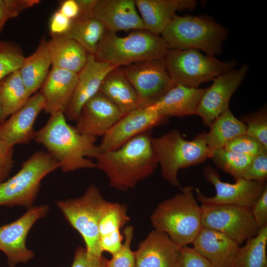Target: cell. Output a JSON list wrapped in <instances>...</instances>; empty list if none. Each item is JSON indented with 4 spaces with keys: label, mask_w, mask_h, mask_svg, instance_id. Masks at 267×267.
I'll list each match as a JSON object with an SVG mask.
<instances>
[{
    "label": "cell",
    "mask_w": 267,
    "mask_h": 267,
    "mask_svg": "<svg viewBox=\"0 0 267 267\" xmlns=\"http://www.w3.org/2000/svg\"><path fill=\"white\" fill-rule=\"evenodd\" d=\"M226 150L252 156H257L267 148L253 136L246 134L239 135L228 141L223 148Z\"/></svg>",
    "instance_id": "cell-37"
},
{
    "label": "cell",
    "mask_w": 267,
    "mask_h": 267,
    "mask_svg": "<svg viewBox=\"0 0 267 267\" xmlns=\"http://www.w3.org/2000/svg\"><path fill=\"white\" fill-rule=\"evenodd\" d=\"M117 67L97 61L89 54L87 63L78 73V82L72 97L64 112L70 121H77L85 103L99 90L101 83Z\"/></svg>",
    "instance_id": "cell-18"
},
{
    "label": "cell",
    "mask_w": 267,
    "mask_h": 267,
    "mask_svg": "<svg viewBox=\"0 0 267 267\" xmlns=\"http://www.w3.org/2000/svg\"><path fill=\"white\" fill-rule=\"evenodd\" d=\"M77 1L80 9L78 17L92 16V10L97 0H77Z\"/></svg>",
    "instance_id": "cell-47"
},
{
    "label": "cell",
    "mask_w": 267,
    "mask_h": 267,
    "mask_svg": "<svg viewBox=\"0 0 267 267\" xmlns=\"http://www.w3.org/2000/svg\"><path fill=\"white\" fill-rule=\"evenodd\" d=\"M59 10L65 16L73 20L79 15L80 9L77 0H66L61 3Z\"/></svg>",
    "instance_id": "cell-46"
},
{
    "label": "cell",
    "mask_w": 267,
    "mask_h": 267,
    "mask_svg": "<svg viewBox=\"0 0 267 267\" xmlns=\"http://www.w3.org/2000/svg\"><path fill=\"white\" fill-rule=\"evenodd\" d=\"M161 35L169 49L193 48L215 56L221 53L228 31L208 18L176 14Z\"/></svg>",
    "instance_id": "cell-5"
},
{
    "label": "cell",
    "mask_w": 267,
    "mask_h": 267,
    "mask_svg": "<svg viewBox=\"0 0 267 267\" xmlns=\"http://www.w3.org/2000/svg\"><path fill=\"white\" fill-rule=\"evenodd\" d=\"M247 126L246 134L257 139L267 148V113L264 109L243 116L240 120Z\"/></svg>",
    "instance_id": "cell-36"
},
{
    "label": "cell",
    "mask_w": 267,
    "mask_h": 267,
    "mask_svg": "<svg viewBox=\"0 0 267 267\" xmlns=\"http://www.w3.org/2000/svg\"><path fill=\"white\" fill-rule=\"evenodd\" d=\"M91 15L108 32L143 30L134 0H97Z\"/></svg>",
    "instance_id": "cell-19"
},
{
    "label": "cell",
    "mask_w": 267,
    "mask_h": 267,
    "mask_svg": "<svg viewBox=\"0 0 267 267\" xmlns=\"http://www.w3.org/2000/svg\"><path fill=\"white\" fill-rule=\"evenodd\" d=\"M149 131L133 138L121 147L99 153L96 168L107 177L110 185L123 191L134 188L152 175L158 165Z\"/></svg>",
    "instance_id": "cell-2"
},
{
    "label": "cell",
    "mask_w": 267,
    "mask_h": 267,
    "mask_svg": "<svg viewBox=\"0 0 267 267\" xmlns=\"http://www.w3.org/2000/svg\"><path fill=\"white\" fill-rule=\"evenodd\" d=\"M250 210L259 227L267 226V187L253 203Z\"/></svg>",
    "instance_id": "cell-43"
},
{
    "label": "cell",
    "mask_w": 267,
    "mask_h": 267,
    "mask_svg": "<svg viewBox=\"0 0 267 267\" xmlns=\"http://www.w3.org/2000/svg\"><path fill=\"white\" fill-rule=\"evenodd\" d=\"M166 119L152 105L137 108L123 116L103 136L99 153L118 149L128 141Z\"/></svg>",
    "instance_id": "cell-14"
},
{
    "label": "cell",
    "mask_w": 267,
    "mask_h": 267,
    "mask_svg": "<svg viewBox=\"0 0 267 267\" xmlns=\"http://www.w3.org/2000/svg\"><path fill=\"white\" fill-rule=\"evenodd\" d=\"M49 210L47 205L33 207L14 222L0 226V250L6 256L9 267H15L33 258L34 252L26 246L27 236L35 223L45 217Z\"/></svg>",
    "instance_id": "cell-13"
},
{
    "label": "cell",
    "mask_w": 267,
    "mask_h": 267,
    "mask_svg": "<svg viewBox=\"0 0 267 267\" xmlns=\"http://www.w3.org/2000/svg\"><path fill=\"white\" fill-rule=\"evenodd\" d=\"M254 157L222 148L213 152L211 159L217 168L235 180L243 177Z\"/></svg>",
    "instance_id": "cell-32"
},
{
    "label": "cell",
    "mask_w": 267,
    "mask_h": 267,
    "mask_svg": "<svg viewBox=\"0 0 267 267\" xmlns=\"http://www.w3.org/2000/svg\"><path fill=\"white\" fill-rule=\"evenodd\" d=\"M134 228L132 225L127 226L123 233L124 241L120 250L112 255V258L107 260V267H135L134 253L131 248L134 236Z\"/></svg>",
    "instance_id": "cell-35"
},
{
    "label": "cell",
    "mask_w": 267,
    "mask_h": 267,
    "mask_svg": "<svg viewBox=\"0 0 267 267\" xmlns=\"http://www.w3.org/2000/svg\"><path fill=\"white\" fill-rule=\"evenodd\" d=\"M125 115L138 108L136 92L121 67H116L105 77L99 90Z\"/></svg>",
    "instance_id": "cell-26"
},
{
    "label": "cell",
    "mask_w": 267,
    "mask_h": 267,
    "mask_svg": "<svg viewBox=\"0 0 267 267\" xmlns=\"http://www.w3.org/2000/svg\"><path fill=\"white\" fill-rule=\"evenodd\" d=\"M118 107L100 91L84 105L75 128L82 134L103 136L123 116Z\"/></svg>",
    "instance_id": "cell-16"
},
{
    "label": "cell",
    "mask_w": 267,
    "mask_h": 267,
    "mask_svg": "<svg viewBox=\"0 0 267 267\" xmlns=\"http://www.w3.org/2000/svg\"><path fill=\"white\" fill-rule=\"evenodd\" d=\"M112 203L105 200L94 184L90 185L80 197L56 203L66 220L83 238L90 257L99 258L103 256L99 245L98 225L101 217Z\"/></svg>",
    "instance_id": "cell-7"
},
{
    "label": "cell",
    "mask_w": 267,
    "mask_h": 267,
    "mask_svg": "<svg viewBox=\"0 0 267 267\" xmlns=\"http://www.w3.org/2000/svg\"><path fill=\"white\" fill-rule=\"evenodd\" d=\"M166 69L176 85L197 88L233 69L236 61H224L203 54L196 49H169L164 60Z\"/></svg>",
    "instance_id": "cell-9"
},
{
    "label": "cell",
    "mask_w": 267,
    "mask_h": 267,
    "mask_svg": "<svg viewBox=\"0 0 267 267\" xmlns=\"http://www.w3.org/2000/svg\"><path fill=\"white\" fill-rule=\"evenodd\" d=\"M242 178L249 180L266 182L267 151L254 157Z\"/></svg>",
    "instance_id": "cell-39"
},
{
    "label": "cell",
    "mask_w": 267,
    "mask_h": 267,
    "mask_svg": "<svg viewBox=\"0 0 267 267\" xmlns=\"http://www.w3.org/2000/svg\"><path fill=\"white\" fill-rule=\"evenodd\" d=\"M35 140L42 144L64 173L81 169L96 168L94 158L99 154L96 137L80 133L69 124L64 113L50 115L36 132Z\"/></svg>",
    "instance_id": "cell-1"
},
{
    "label": "cell",
    "mask_w": 267,
    "mask_h": 267,
    "mask_svg": "<svg viewBox=\"0 0 267 267\" xmlns=\"http://www.w3.org/2000/svg\"><path fill=\"white\" fill-rule=\"evenodd\" d=\"M201 206L203 227L221 232L239 245L260 229L249 208L234 204Z\"/></svg>",
    "instance_id": "cell-10"
},
{
    "label": "cell",
    "mask_w": 267,
    "mask_h": 267,
    "mask_svg": "<svg viewBox=\"0 0 267 267\" xmlns=\"http://www.w3.org/2000/svg\"><path fill=\"white\" fill-rule=\"evenodd\" d=\"M121 67L136 92L138 107L154 104L176 85L163 60H145Z\"/></svg>",
    "instance_id": "cell-11"
},
{
    "label": "cell",
    "mask_w": 267,
    "mask_h": 267,
    "mask_svg": "<svg viewBox=\"0 0 267 267\" xmlns=\"http://www.w3.org/2000/svg\"><path fill=\"white\" fill-rule=\"evenodd\" d=\"M193 249L212 267H232L239 245L219 231L203 227L193 243Z\"/></svg>",
    "instance_id": "cell-22"
},
{
    "label": "cell",
    "mask_w": 267,
    "mask_h": 267,
    "mask_svg": "<svg viewBox=\"0 0 267 267\" xmlns=\"http://www.w3.org/2000/svg\"><path fill=\"white\" fill-rule=\"evenodd\" d=\"M169 50L160 36L144 30L133 31L123 37L106 31L93 56L98 61L118 67L145 60H164Z\"/></svg>",
    "instance_id": "cell-4"
},
{
    "label": "cell",
    "mask_w": 267,
    "mask_h": 267,
    "mask_svg": "<svg viewBox=\"0 0 267 267\" xmlns=\"http://www.w3.org/2000/svg\"><path fill=\"white\" fill-rule=\"evenodd\" d=\"M71 20L59 10L53 13L49 22V34L51 36L65 33L69 29Z\"/></svg>",
    "instance_id": "cell-45"
},
{
    "label": "cell",
    "mask_w": 267,
    "mask_h": 267,
    "mask_svg": "<svg viewBox=\"0 0 267 267\" xmlns=\"http://www.w3.org/2000/svg\"><path fill=\"white\" fill-rule=\"evenodd\" d=\"M206 89L176 85L152 105L166 118L196 114Z\"/></svg>",
    "instance_id": "cell-24"
},
{
    "label": "cell",
    "mask_w": 267,
    "mask_h": 267,
    "mask_svg": "<svg viewBox=\"0 0 267 267\" xmlns=\"http://www.w3.org/2000/svg\"><path fill=\"white\" fill-rule=\"evenodd\" d=\"M71 267H107V259L103 256L99 258L90 257L86 248L79 247L75 251Z\"/></svg>",
    "instance_id": "cell-42"
},
{
    "label": "cell",
    "mask_w": 267,
    "mask_h": 267,
    "mask_svg": "<svg viewBox=\"0 0 267 267\" xmlns=\"http://www.w3.org/2000/svg\"><path fill=\"white\" fill-rule=\"evenodd\" d=\"M174 267H212L208 261L188 246L180 247Z\"/></svg>",
    "instance_id": "cell-40"
},
{
    "label": "cell",
    "mask_w": 267,
    "mask_h": 267,
    "mask_svg": "<svg viewBox=\"0 0 267 267\" xmlns=\"http://www.w3.org/2000/svg\"><path fill=\"white\" fill-rule=\"evenodd\" d=\"M31 96L19 69L3 79L0 88V123L23 106Z\"/></svg>",
    "instance_id": "cell-29"
},
{
    "label": "cell",
    "mask_w": 267,
    "mask_h": 267,
    "mask_svg": "<svg viewBox=\"0 0 267 267\" xmlns=\"http://www.w3.org/2000/svg\"><path fill=\"white\" fill-rule=\"evenodd\" d=\"M78 73L52 67L39 91L44 101V110L50 115L64 113L75 90Z\"/></svg>",
    "instance_id": "cell-21"
},
{
    "label": "cell",
    "mask_w": 267,
    "mask_h": 267,
    "mask_svg": "<svg viewBox=\"0 0 267 267\" xmlns=\"http://www.w3.org/2000/svg\"><path fill=\"white\" fill-rule=\"evenodd\" d=\"M51 64L46 41L43 39L35 51L29 56L24 57L19 69L21 77L31 95L41 89Z\"/></svg>",
    "instance_id": "cell-27"
},
{
    "label": "cell",
    "mask_w": 267,
    "mask_h": 267,
    "mask_svg": "<svg viewBox=\"0 0 267 267\" xmlns=\"http://www.w3.org/2000/svg\"><path fill=\"white\" fill-rule=\"evenodd\" d=\"M151 142L162 178L179 188V170L201 164L211 158L213 153L205 142L203 133L189 141L178 131L172 130L161 136L152 137Z\"/></svg>",
    "instance_id": "cell-6"
},
{
    "label": "cell",
    "mask_w": 267,
    "mask_h": 267,
    "mask_svg": "<svg viewBox=\"0 0 267 267\" xmlns=\"http://www.w3.org/2000/svg\"><path fill=\"white\" fill-rule=\"evenodd\" d=\"M106 32L102 24L93 16L77 17L71 20L68 30L59 36L74 40L93 55Z\"/></svg>",
    "instance_id": "cell-30"
},
{
    "label": "cell",
    "mask_w": 267,
    "mask_h": 267,
    "mask_svg": "<svg viewBox=\"0 0 267 267\" xmlns=\"http://www.w3.org/2000/svg\"><path fill=\"white\" fill-rule=\"evenodd\" d=\"M203 174L206 180L214 186L216 194L208 197L195 188L196 199L201 204H234L250 208L267 187L266 182L243 178L235 179L234 183L223 182L218 171L209 166L204 168Z\"/></svg>",
    "instance_id": "cell-12"
},
{
    "label": "cell",
    "mask_w": 267,
    "mask_h": 267,
    "mask_svg": "<svg viewBox=\"0 0 267 267\" xmlns=\"http://www.w3.org/2000/svg\"><path fill=\"white\" fill-rule=\"evenodd\" d=\"M141 15L143 30L160 36L176 12L193 9L194 0H134Z\"/></svg>",
    "instance_id": "cell-23"
},
{
    "label": "cell",
    "mask_w": 267,
    "mask_h": 267,
    "mask_svg": "<svg viewBox=\"0 0 267 267\" xmlns=\"http://www.w3.org/2000/svg\"><path fill=\"white\" fill-rule=\"evenodd\" d=\"M129 220L127 206L113 202L100 220L98 225L99 238L120 230Z\"/></svg>",
    "instance_id": "cell-34"
},
{
    "label": "cell",
    "mask_w": 267,
    "mask_h": 267,
    "mask_svg": "<svg viewBox=\"0 0 267 267\" xmlns=\"http://www.w3.org/2000/svg\"><path fill=\"white\" fill-rule=\"evenodd\" d=\"M124 235L120 233V230L100 237L99 245L102 252L106 251L112 255L116 253L122 245Z\"/></svg>",
    "instance_id": "cell-44"
},
{
    "label": "cell",
    "mask_w": 267,
    "mask_h": 267,
    "mask_svg": "<svg viewBox=\"0 0 267 267\" xmlns=\"http://www.w3.org/2000/svg\"><path fill=\"white\" fill-rule=\"evenodd\" d=\"M249 65L243 64L215 78L206 89L198 105L196 115L204 125L209 126L220 115L229 109L231 97L245 79Z\"/></svg>",
    "instance_id": "cell-15"
},
{
    "label": "cell",
    "mask_w": 267,
    "mask_h": 267,
    "mask_svg": "<svg viewBox=\"0 0 267 267\" xmlns=\"http://www.w3.org/2000/svg\"><path fill=\"white\" fill-rule=\"evenodd\" d=\"M57 168L58 163L47 152L36 151L14 176L0 184V206L33 207L42 180Z\"/></svg>",
    "instance_id": "cell-8"
},
{
    "label": "cell",
    "mask_w": 267,
    "mask_h": 267,
    "mask_svg": "<svg viewBox=\"0 0 267 267\" xmlns=\"http://www.w3.org/2000/svg\"><path fill=\"white\" fill-rule=\"evenodd\" d=\"M210 130L203 133L205 142L212 153L223 148L234 137L246 133L247 126L237 119L228 109L214 120Z\"/></svg>",
    "instance_id": "cell-28"
},
{
    "label": "cell",
    "mask_w": 267,
    "mask_h": 267,
    "mask_svg": "<svg viewBox=\"0 0 267 267\" xmlns=\"http://www.w3.org/2000/svg\"><path fill=\"white\" fill-rule=\"evenodd\" d=\"M180 247L167 233L152 230L134 252L135 267H174Z\"/></svg>",
    "instance_id": "cell-20"
},
{
    "label": "cell",
    "mask_w": 267,
    "mask_h": 267,
    "mask_svg": "<svg viewBox=\"0 0 267 267\" xmlns=\"http://www.w3.org/2000/svg\"><path fill=\"white\" fill-rule=\"evenodd\" d=\"M267 226L261 228L258 233L239 247L232 267H267Z\"/></svg>",
    "instance_id": "cell-31"
},
{
    "label": "cell",
    "mask_w": 267,
    "mask_h": 267,
    "mask_svg": "<svg viewBox=\"0 0 267 267\" xmlns=\"http://www.w3.org/2000/svg\"><path fill=\"white\" fill-rule=\"evenodd\" d=\"M46 44L52 67L79 73L85 66L89 54L74 40L62 36H52Z\"/></svg>",
    "instance_id": "cell-25"
},
{
    "label": "cell",
    "mask_w": 267,
    "mask_h": 267,
    "mask_svg": "<svg viewBox=\"0 0 267 267\" xmlns=\"http://www.w3.org/2000/svg\"><path fill=\"white\" fill-rule=\"evenodd\" d=\"M44 107L41 93H35L20 109L0 123V137L13 147L17 144L29 143L34 139V124Z\"/></svg>",
    "instance_id": "cell-17"
},
{
    "label": "cell",
    "mask_w": 267,
    "mask_h": 267,
    "mask_svg": "<svg viewBox=\"0 0 267 267\" xmlns=\"http://www.w3.org/2000/svg\"><path fill=\"white\" fill-rule=\"evenodd\" d=\"M192 186L180 188V192L161 202L150 220L154 229L167 233L180 247L193 244L203 227L202 209Z\"/></svg>",
    "instance_id": "cell-3"
},
{
    "label": "cell",
    "mask_w": 267,
    "mask_h": 267,
    "mask_svg": "<svg viewBox=\"0 0 267 267\" xmlns=\"http://www.w3.org/2000/svg\"><path fill=\"white\" fill-rule=\"evenodd\" d=\"M24 57L21 48L16 43L0 41V80L19 69Z\"/></svg>",
    "instance_id": "cell-33"
},
{
    "label": "cell",
    "mask_w": 267,
    "mask_h": 267,
    "mask_svg": "<svg viewBox=\"0 0 267 267\" xmlns=\"http://www.w3.org/2000/svg\"><path fill=\"white\" fill-rule=\"evenodd\" d=\"M39 0H0V33L6 22L24 10L40 3Z\"/></svg>",
    "instance_id": "cell-38"
},
{
    "label": "cell",
    "mask_w": 267,
    "mask_h": 267,
    "mask_svg": "<svg viewBox=\"0 0 267 267\" xmlns=\"http://www.w3.org/2000/svg\"><path fill=\"white\" fill-rule=\"evenodd\" d=\"M14 147L0 137V184L6 180L13 167Z\"/></svg>",
    "instance_id": "cell-41"
},
{
    "label": "cell",
    "mask_w": 267,
    "mask_h": 267,
    "mask_svg": "<svg viewBox=\"0 0 267 267\" xmlns=\"http://www.w3.org/2000/svg\"><path fill=\"white\" fill-rule=\"evenodd\" d=\"M2 80H0V86H1V83ZM0 110H1V108H0Z\"/></svg>",
    "instance_id": "cell-48"
}]
</instances>
